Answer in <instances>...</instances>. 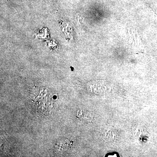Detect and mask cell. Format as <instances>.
Masks as SVG:
<instances>
[{
    "instance_id": "7a4b0ae2",
    "label": "cell",
    "mask_w": 157,
    "mask_h": 157,
    "mask_svg": "<svg viewBox=\"0 0 157 157\" xmlns=\"http://www.w3.org/2000/svg\"><path fill=\"white\" fill-rule=\"evenodd\" d=\"M53 99H54V100H56V99H57V96H53Z\"/></svg>"
},
{
    "instance_id": "6da1fadb",
    "label": "cell",
    "mask_w": 157,
    "mask_h": 157,
    "mask_svg": "<svg viewBox=\"0 0 157 157\" xmlns=\"http://www.w3.org/2000/svg\"><path fill=\"white\" fill-rule=\"evenodd\" d=\"M68 142H65V141H62L61 142H59L57 144L56 146L59 150L65 151L66 150L68 149L67 147H69V145H68Z\"/></svg>"
}]
</instances>
